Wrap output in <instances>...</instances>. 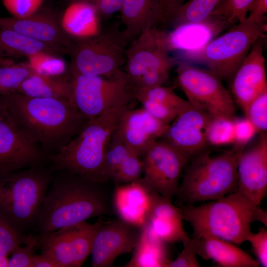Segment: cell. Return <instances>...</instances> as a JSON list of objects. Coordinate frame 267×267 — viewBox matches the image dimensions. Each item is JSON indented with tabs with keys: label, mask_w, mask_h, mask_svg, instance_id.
<instances>
[{
	"label": "cell",
	"mask_w": 267,
	"mask_h": 267,
	"mask_svg": "<svg viewBox=\"0 0 267 267\" xmlns=\"http://www.w3.org/2000/svg\"><path fill=\"white\" fill-rule=\"evenodd\" d=\"M97 16L95 8L90 4L74 0L65 10L60 23L74 39L83 38L98 33Z\"/></svg>",
	"instance_id": "83f0119b"
},
{
	"label": "cell",
	"mask_w": 267,
	"mask_h": 267,
	"mask_svg": "<svg viewBox=\"0 0 267 267\" xmlns=\"http://www.w3.org/2000/svg\"><path fill=\"white\" fill-rule=\"evenodd\" d=\"M39 165L0 176V220L24 234L35 226L52 180Z\"/></svg>",
	"instance_id": "52a82bcc"
},
{
	"label": "cell",
	"mask_w": 267,
	"mask_h": 267,
	"mask_svg": "<svg viewBox=\"0 0 267 267\" xmlns=\"http://www.w3.org/2000/svg\"><path fill=\"white\" fill-rule=\"evenodd\" d=\"M160 0H123L120 11L123 31L135 38L147 28L158 24Z\"/></svg>",
	"instance_id": "484cf974"
},
{
	"label": "cell",
	"mask_w": 267,
	"mask_h": 267,
	"mask_svg": "<svg viewBox=\"0 0 267 267\" xmlns=\"http://www.w3.org/2000/svg\"><path fill=\"white\" fill-rule=\"evenodd\" d=\"M221 0H189L176 10L167 26L174 29L182 25L201 23L207 19Z\"/></svg>",
	"instance_id": "4dcf8cb0"
},
{
	"label": "cell",
	"mask_w": 267,
	"mask_h": 267,
	"mask_svg": "<svg viewBox=\"0 0 267 267\" xmlns=\"http://www.w3.org/2000/svg\"><path fill=\"white\" fill-rule=\"evenodd\" d=\"M27 58L28 62L38 74L56 76L66 73L65 61L56 55L40 53Z\"/></svg>",
	"instance_id": "d590c367"
},
{
	"label": "cell",
	"mask_w": 267,
	"mask_h": 267,
	"mask_svg": "<svg viewBox=\"0 0 267 267\" xmlns=\"http://www.w3.org/2000/svg\"><path fill=\"white\" fill-rule=\"evenodd\" d=\"M265 37L264 34L255 41L229 81L234 99L244 112L253 100L267 91Z\"/></svg>",
	"instance_id": "e0dca14e"
},
{
	"label": "cell",
	"mask_w": 267,
	"mask_h": 267,
	"mask_svg": "<svg viewBox=\"0 0 267 267\" xmlns=\"http://www.w3.org/2000/svg\"><path fill=\"white\" fill-rule=\"evenodd\" d=\"M32 267H57L55 262L47 255L35 254L32 260Z\"/></svg>",
	"instance_id": "c3c4849f"
},
{
	"label": "cell",
	"mask_w": 267,
	"mask_h": 267,
	"mask_svg": "<svg viewBox=\"0 0 267 267\" xmlns=\"http://www.w3.org/2000/svg\"><path fill=\"white\" fill-rule=\"evenodd\" d=\"M243 150L233 146L215 156L206 150L191 158L176 196L179 202L193 205L236 191L237 159Z\"/></svg>",
	"instance_id": "8992f818"
},
{
	"label": "cell",
	"mask_w": 267,
	"mask_h": 267,
	"mask_svg": "<svg viewBox=\"0 0 267 267\" xmlns=\"http://www.w3.org/2000/svg\"><path fill=\"white\" fill-rule=\"evenodd\" d=\"M207 139L209 145L219 146L233 144V118L224 116L212 117L207 129Z\"/></svg>",
	"instance_id": "836d02e7"
},
{
	"label": "cell",
	"mask_w": 267,
	"mask_h": 267,
	"mask_svg": "<svg viewBox=\"0 0 267 267\" xmlns=\"http://www.w3.org/2000/svg\"><path fill=\"white\" fill-rule=\"evenodd\" d=\"M231 25L213 16L201 23L181 25L169 33L165 32L164 43L167 50L175 53L198 48L214 38Z\"/></svg>",
	"instance_id": "7402d4cb"
},
{
	"label": "cell",
	"mask_w": 267,
	"mask_h": 267,
	"mask_svg": "<svg viewBox=\"0 0 267 267\" xmlns=\"http://www.w3.org/2000/svg\"><path fill=\"white\" fill-rule=\"evenodd\" d=\"M267 12V0H254L248 9V16L255 18H265Z\"/></svg>",
	"instance_id": "7dc6e473"
},
{
	"label": "cell",
	"mask_w": 267,
	"mask_h": 267,
	"mask_svg": "<svg viewBox=\"0 0 267 267\" xmlns=\"http://www.w3.org/2000/svg\"><path fill=\"white\" fill-rule=\"evenodd\" d=\"M212 118L206 111L190 104L169 125L161 138L190 160L207 150V129Z\"/></svg>",
	"instance_id": "2e32d148"
},
{
	"label": "cell",
	"mask_w": 267,
	"mask_h": 267,
	"mask_svg": "<svg viewBox=\"0 0 267 267\" xmlns=\"http://www.w3.org/2000/svg\"><path fill=\"white\" fill-rule=\"evenodd\" d=\"M141 228L120 218L103 221L93 239L90 253L91 267L113 266L117 257L134 250Z\"/></svg>",
	"instance_id": "9a60e30c"
},
{
	"label": "cell",
	"mask_w": 267,
	"mask_h": 267,
	"mask_svg": "<svg viewBox=\"0 0 267 267\" xmlns=\"http://www.w3.org/2000/svg\"><path fill=\"white\" fill-rule=\"evenodd\" d=\"M4 96L14 121L44 150L58 151L88 120L70 100L31 97L19 92Z\"/></svg>",
	"instance_id": "7a4b0ae2"
},
{
	"label": "cell",
	"mask_w": 267,
	"mask_h": 267,
	"mask_svg": "<svg viewBox=\"0 0 267 267\" xmlns=\"http://www.w3.org/2000/svg\"><path fill=\"white\" fill-rule=\"evenodd\" d=\"M124 32L106 31L74 39L69 53L72 75L109 77L122 69L126 59L127 41Z\"/></svg>",
	"instance_id": "30bf717a"
},
{
	"label": "cell",
	"mask_w": 267,
	"mask_h": 267,
	"mask_svg": "<svg viewBox=\"0 0 267 267\" xmlns=\"http://www.w3.org/2000/svg\"><path fill=\"white\" fill-rule=\"evenodd\" d=\"M185 0H160L158 24L167 25Z\"/></svg>",
	"instance_id": "bcb514c9"
},
{
	"label": "cell",
	"mask_w": 267,
	"mask_h": 267,
	"mask_svg": "<svg viewBox=\"0 0 267 267\" xmlns=\"http://www.w3.org/2000/svg\"><path fill=\"white\" fill-rule=\"evenodd\" d=\"M165 31L148 28L134 38L126 52L125 69L134 89L162 86L179 62L164 43Z\"/></svg>",
	"instance_id": "ba28073f"
},
{
	"label": "cell",
	"mask_w": 267,
	"mask_h": 267,
	"mask_svg": "<svg viewBox=\"0 0 267 267\" xmlns=\"http://www.w3.org/2000/svg\"><path fill=\"white\" fill-rule=\"evenodd\" d=\"M0 28L60 48L69 53L74 39L62 28L52 14L41 11L25 17H0Z\"/></svg>",
	"instance_id": "ffe728a7"
},
{
	"label": "cell",
	"mask_w": 267,
	"mask_h": 267,
	"mask_svg": "<svg viewBox=\"0 0 267 267\" xmlns=\"http://www.w3.org/2000/svg\"><path fill=\"white\" fill-rule=\"evenodd\" d=\"M0 52L6 57H28L40 53L56 55L67 53L60 48L31 39L14 31L1 28H0Z\"/></svg>",
	"instance_id": "f546056e"
},
{
	"label": "cell",
	"mask_w": 267,
	"mask_h": 267,
	"mask_svg": "<svg viewBox=\"0 0 267 267\" xmlns=\"http://www.w3.org/2000/svg\"><path fill=\"white\" fill-rule=\"evenodd\" d=\"M35 74L37 72L28 62L0 66V95L17 92L22 83Z\"/></svg>",
	"instance_id": "1f68e13d"
},
{
	"label": "cell",
	"mask_w": 267,
	"mask_h": 267,
	"mask_svg": "<svg viewBox=\"0 0 267 267\" xmlns=\"http://www.w3.org/2000/svg\"><path fill=\"white\" fill-rule=\"evenodd\" d=\"M198 239L188 237L182 242L183 248L177 258L170 261L167 267H199L196 256Z\"/></svg>",
	"instance_id": "60d3db41"
},
{
	"label": "cell",
	"mask_w": 267,
	"mask_h": 267,
	"mask_svg": "<svg viewBox=\"0 0 267 267\" xmlns=\"http://www.w3.org/2000/svg\"><path fill=\"white\" fill-rule=\"evenodd\" d=\"M131 152L115 130L104 157L103 172L106 182L113 180L121 163Z\"/></svg>",
	"instance_id": "d6a6232c"
},
{
	"label": "cell",
	"mask_w": 267,
	"mask_h": 267,
	"mask_svg": "<svg viewBox=\"0 0 267 267\" xmlns=\"http://www.w3.org/2000/svg\"><path fill=\"white\" fill-rule=\"evenodd\" d=\"M245 117L257 128L258 132L267 129V91L253 100L244 111Z\"/></svg>",
	"instance_id": "ab89813d"
},
{
	"label": "cell",
	"mask_w": 267,
	"mask_h": 267,
	"mask_svg": "<svg viewBox=\"0 0 267 267\" xmlns=\"http://www.w3.org/2000/svg\"><path fill=\"white\" fill-rule=\"evenodd\" d=\"M14 63L13 61L4 56L0 52V67L4 65H10Z\"/></svg>",
	"instance_id": "f907efd6"
},
{
	"label": "cell",
	"mask_w": 267,
	"mask_h": 267,
	"mask_svg": "<svg viewBox=\"0 0 267 267\" xmlns=\"http://www.w3.org/2000/svg\"><path fill=\"white\" fill-rule=\"evenodd\" d=\"M254 0H221L210 15L233 25L244 20Z\"/></svg>",
	"instance_id": "e575fe53"
},
{
	"label": "cell",
	"mask_w": 267,
	"mask_h": 267,
	"mask_svg": "<svg viewBox=\"0 0 267 267\" xmlns=\"http://www.w3.org/2000/svg\"><path fill=\"white\" fill-rule=\"evenodd\" d=\"M174 87L158 86L134 90L135 99L145 110L162 122L170 125L190 103L177 95Z\"/></svg>",
	"instance_id": "cb8c5ba5"
},
{
	"label": "cell",
	"mask_w": 267,
	"mask_h": 267,
	"mask_svg": "<svg viewBox=\"0 0 267 267\" xmlns=\"http://www.w3.org/2000/svg\"><path fill=\"white\" fill-rule=\"evenodd\" d=\"M86 221L37 235L38 249L50 257L57 267H79L90 254L94 236L103 222Z\"/></svg>",
	"instance_id": "7c38bea8"
},
{
	"label": "cell",
	"mask_w": 267,
	"mask_h": 267,
	"mask_svg": "<svg viewBox=\"0 0 267 267\" xmlns=\"http://www.w3.org/2000/svg\"><path fill=\"white\" fill-rule=\"evenodd\" d=\"M258 142L239 154L237 190L260 206L267 191V136L262 132Z\"/></svg>",
	"instance_id": "ac0fdd59"
},
{
	"label": "cell",
	"mask_w": 267,
	"mask_h": 267,
	"mask_svg": "<svg viewBox=\"0 0 267 267\" xmlns=\"http://www.w3.org/2000/svg\"><path fill=\"white\" fill-rule=\"evenodd\" d=\"M63 172L52 179L44 197L35 226L39 233L52 232L112 213L110 194L104 183Z\"/></svg>",
	"instance_id": "6da1fadb"
},
{
	"label": "cell",
	"mask_w": 267,
	"mask_h": 267,
	"mask_svg": "<svg viewBox=\"0 0 267 267\" xmlns=\"http://www.w3.org/2000/svg\"><path fill=\"white\" fill-rule=\"evenodd\" d=\"M197 254L222 267H259V262L234 243L213 237L198 239Z\"/></svg>",
	"instance_id": "d4e9b609"
},
{
	"label": "cell",
	"mask_w": 267,
	"mask_h": 267,
	"mask_svg": "<svg viewBox=\"0 0 267 267\" xmlns=\"http://www.w3.org/2000/svg\"><path fill=\"white\" fill-rule=\"evenodd\" d=\"M7 105L4 96L0 95V119L7 112Z\"/></svg>",
	"instance_id": "681fc988"
},
{
	"label": "cell",
	"mask_w": 267,
	"mask_h": 267,
	"mask_svg": "<svg viewBox=\"0 0 267 267\" xmlns=\"http://www.w3.org/2000/svg\"><path fill=\"white\" fill-rule=\"evenodd\" d=\"M151 202V191L138 181L118 184L112 199L118 217L140 227L145 223Z\"/></svg>",
	"instance_id": "603a6c76"
},
{
	"label": "cell",
	"mask_w": 267,
	"mask_h": 267,
	"mask_svg": "<svg viewBox=\"0 0 267 267\" xmlns=\"http://www.w3.org/2000/svg\"><path fill=\"white\" fill-rule=\"evenodd\" d=\"M166 244L152 235L143 225L133 255L123 267H167L170 260Z\"/></svg>",
	"instance_id": "f1b7e54d"
},
{
	"label": "cell",
	"mask_w": 267,
	"mask_h": 267,
	"mask_svg": "<svg viewBox=\"0 0 267 267\" xmlns=\"http://www.w3.org/2000/svg\"><path fill=\"white\" fill-rule=\"evenodd\" d=\"M189 161L160 138L143 156V177L137 181L148 190L172 201L178 193L182 169Z\"/></svg>",
	"instance_id": "4fadbf2b"
},
{
	"label": "cell",
	"mask_w": 267,
	"mask_h": 267,
	"mask_svg": "<svg viewBox=\"0 0 267 267\" xmlns=\"http://www.w3.org/2000/svg\"><path fill=\"white\" fill-rule=\"evenodd\" d=\"M44 0H2L7 11L13 17H25L39 11Z\"/></svg>",
	"instance_id": "b9f144b4"
},
{
	"label": "cell",
	"mask_w": 267,
	"mask_h": 267,
	"mask_svg": "<svg viewBox=\"0 0 267 267\" xmlns=\"http://www.w3.org/2000/svg\"><path fill=\"white\" fill-rule=\"evenodd\" d=\"M169 127L143 107L133 108L124 113L116 131L130 150L140 158L165 135Z\"/></svg>",
	"instance_id": "d6986e66"
},
{
	"label": "cell",
	"mask_w": 267,
	"mask_h": 267,
	"mask_svg": "<svg viewBox=\"0 0 267 267\" xmlns=\"http://www.w3.org/2000/svg\"><path fill=\"white\" fill-rule=\"evenodd\" d=\"M151 202L145 225L155 237L165 243L182 242L189 236L183 228L180 207L151 191Z\"/></svg>",
	"instance_id": "44dd1931"
},
{
	"label": "cell",
	"mask_w": 267,
	"mask_h": 267,
	"mask_svg": "<svg viewBox=\"0 0 267 267\" xmlns=\"http://www.w3.org/2000/svg\"><path fill=\"white\" fill-rule=\"evenodd\" d=\"M177 66V84L191 105L212 117H235L233 100L217 74L186 61H179Z\"/></svg>",
	"instance_id": "8fae6325"
},
{
	"label": "cell",
	"mask_w": 267,
	"mask_h": 267,
	"mask_svg": "<svg viewBox=\"0 0 267 267\" xmlns=\"http://www.w3.org/2000/svg\"><path fill=\"white\" fill-rule=\"evenodd\" d=\"M44 153L7 111L0 119V176L40 165L45 157Z\"/></svg>",
	"instance_id": "5bb4252c"
},
{
	"label": "cell",
	"mask_w": 267,
	"mask_h": 267,
	"mask_svg": "<svg viewBox=\"0 0 267 267\" xmlns=\"http://www.w3.org/2000/svg\"><path fill=\"white\" fill-rule=\"evenodd\" d=\"M71 101L88 120L113 108L136 100L130 79L120 69L109 77L72 75Z\"/></svg>",
	"instance_id": "9c48e42d"
},
{
	"label": "cell",
	"mask_w": 267,
	"mask_h": 267,
	"mask_svg": "<svg viewBox=\"0 0 267 267\" xmlns=\"http://www.w3.org/2000/svg\"><path fill=\"white\" fill-rule=\"evenodd\" d=\"M134 104L108 109L88 120L80 132L51 156L55 168L105 183V154L124 113Z\"/></svg>",
	"instance_id": "277c9868"
},
{
	"label": "cell",
	"mask_w": 267,
	"mask_h": 267,
	"mask_svg": "<svg viewBox=\"0 0 267 267\" xmlns=\"http://www.w3.org/2000/svg\"><path fill=\"white\" fill-rule=\"evenodd\" d=\"M24 245L18 246L11 253L8 267H32L33 258L38 248L37 235L29 234Z\"/></svg>",
	"instance_id": "f35d334b"
},
{
	"label": "cell",
	"mask_w": 267,
	"mask_h": 267,
	"mask_svg": "<svg viewBox=\"0 0 267 267\" xmlns=\"http://www.w3.org/2000/svg\"><path fill=\"white\" fill-rule=\"evenodd\" d=\"M267 31L265 18L249 16L195 49L175 53L179 61L201 64L229 82L255 41Z\"/></svg>",
	"instance_id": "5b68a950"
},
{
	"label": "cell",
	"mask_w": 267,
	"mask_h": 267,
	"mask_svg": "<svg viewBox=\"0 0 267 267\" xmlns=\"http://www.w3.org/2000/svg\"><path fill=\"white\" fill-rule=\"evenodd\" d=\"M250 242L252 250L258 258L260 265L267 267V230L262 227L256 233L251 232L247 241Z\"/></svg>",
	"instance_id": "ee69618b"
},
{
	"label": "cell",
	"mask_w": 267,
	"mask_h": 267,
	"mask_svg": "<svg viewBox=\"0 0 267 267\" xmlns=\"http://www.w3.org/2000/svg\"><path fill=\"white\" fill-rule=\"evenodd\" d=\"M179 207L183 220L192 227L194 238L213 237L239 245L247 241L253 222L267 225V211L238 190L199 206Z\"/></svg>",
	"instance_id": "3957f363"
},
{
	"label": "cell",
	"mask_w": 267,
	"mask_h": 267,
	"mask_svg": "<svg viewBox=\"0 0 267 267\" xmlns=\"http://www.w3.org/2000/svg\"><path fill=\"white\" fill-rule=\"evenodd\" d=\"M234 126V146L244 149V146L258 133L251 122L246 117L233 118Z\"/></svg>",
	"instance_id": "7bdbcfd3"
},
{
	"label": "cell",
	"mask_w": 267,
	"mask_h": 267,
	"mask_svg": "<svg viewBox=\"0 0 267 267\" xmlns=\"http://www.w3.org/2000/svg\"><path fill=\"white\" fill-rule=\"evenodd\" d=\"M28 236L0 220V255L8 257L18 246L27 242Z\"/></svg>",
	"instance_id": "74e56055"
},
{
	"label": "cell",
	"mask_w": 267,
	"mask_h": 267,
	"mask_svg": "<svg viewBox=\"0 0 267 267\" xmlns=\"http://www.w3.org/2000/svg\"><path fill=\"white\" fill-rule=\"evenodd\" d=\"M72 75L49 76L35 74L25 80L17 92L36 97L54 98L71 101Z\"/></svg>",
	"instance_id": "4316f807"
},
{
	"label": "cell",
	"mask_w": 267,
	"mask_h": 267,
	"mask_svg": "<svg viewBox=\"0 0 267 267\" xmlns=\"http://www.w3.org/2000/svg\"><path fill=\"white\" fill-rule=\"evenodd\" d=\"M8 261L7 257L0 255V267H8Z\"/></svg>",
	"instance_id": "816d5d0a"
},
{
	"label": "cell",
	"mask_w": 267,
	"mask_h": 267,
	"mask_svg": "<svg viewBox=\"0 0 267 267\" xmlns=\"http://www.w3.org/2000/svg\"><path fill=\"white\" fill-rule=\"evenodd\" d=\"M142 172V160L136 154L131 152L121 163L113 180L117 185L134 182L141 178Z\"/></svg>",
	"instance_id": "8d00e7d4"
},
{
	"label": "cell",
	"mask_w": 267,
	"mask_h": 267,
	"mask_svg": "<svg viewBox=\"0 0 267 267\" xmlns=\"http://www.w3.org/2000/svg\"><path fill=\"white\" fill-rule=\"evenodd\" d=\"M90 4L94 7L98 15L106 16L111 15L121 8L123 0H75Z\"/></svg>",
	"instance_id": "f6af8a7d"
}]
</instances>
